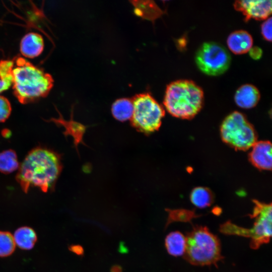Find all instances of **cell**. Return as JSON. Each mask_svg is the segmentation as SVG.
Here are the masks:
<instances>
[{
    "mask_svg": "<svg viewBox=\"0 0 272 272\" xmlns=\"http://www.w3.org/2000/svg\"><path fill=\"white\" fill-rule=\"evenodd\" d=\"M191 202L198 208H205L210 206L214 201L212 191L208 188L197 187L191 192Z\"/></svg>",
    "mask_w": 272,
    "mask_h": 272,
    "instance_id": "cell-18",
    "label": "cell"
},
{
    "mask_svg": "<svg viewBox=\"0 0 272 272\" xmlns=\"http://www.w3.org/2000/svg\"><path fill=\"white\" fill-rule=\"evenodd\" d=\"M16 244L11 233L0 231V257L10 256L14 252Z\"/></svg>",
    "mask_w": 272,
    "mask_h": 272,
    "instance_id": "cell-20",
    "label": "cell"
},
{
    "mask_svg": "<svg viewBox=\"0 0 272 272\" xmlns=\"http://www.w3.org/2000/svg\"><path fill=\"white\" fill-rule=\"evenodd\" d=\"M184 258L194 265L217 266L223 258L219 239L206 227L196 226L185 236Z\"/></svg>",
    "mask_w": 272,
    "mask_h": 272,
    "instance_id": "cell-4",
    "label": "cell"
},
{
    "mask_svg": "<svg viewBox=\"0 0 272 272\" xmlns=\"http://www.w3.org/2000/svg\"><path fill=\"white\" fill-rule=\"evenodd\" d=\"M249 55L254 59H259L262 53V50L258 47H251L249 51Z\"/></svg>",
    "mask_w": 272,
    "mask_h": 272,
    "instance_id": "cell-24",
    "label": "cell"
},
{
    "mask_svg": "<svg viewBox=\"0 0 272 272\" xmlns=\"http://www.w3.org/2000/svg\"><path fill=\"white\" fill-rule=\"evenodd\" d=\"M133 111L131 124L138 131L149 134L158 130L165 111L149 93L136 94L132 99Z\"/></svg>",
    "mask_w": 272,
    "mask_h": 272,
    "instance_id": "cell-6",
    "label": "cell"
},
{
    "mask_svg": "<svg viewBox=\"0 0 272 272\" xmlns=\"http://www.w3.org/2000/svg\"><path fill=\"white\" fill-rule=\"evenodd\" d=\"M14 65V58L0 60V79L11 85L13 84V70Z\"/></svg>",
    "mask_w": 272,
    "mask_h": 272,
    "instance_id": "cell-21",
    "label": "cell"
},
{
    "mask_svg": "<svg viewBox=\"0 0 272 272\" xmlns=\"http://www.w3.org/2000/svg\"><path fill=\"white\" fill-rule=\"evenodd\" d=\"M122 269L120 266L115 265L111 268L110 272H122Z\"/></svg>",
    "mask_w": 272,
    "mask_h": 272,
    "instance_id": "cell-27",
    "label": "cell"
},
{
    "mask_svg": "<svg viewBox=\"0 0 272 272\" xmlns=\"http://www.w3.org/2000/svg\"><path fill=\"white\" fill-rule=\"evenodd\" d=\"M271 1H236L233 6L235 9L242 13L245 21L250 19L265 20L271 13Z\"/></svg>",
    "mask_w": 272,
    "mask_h": 272,
    "instance_id": "cell-9",
    "label": "cell"
},
{
    "mask_svg": "<svg viewBox=\"0 0 272 272\" xmlns=\"http://www.w3.org/2000/svg\"><path fill=\"white\" fill-rule=\"evenodd\" d=\"M231 61L230 53L222 45L215 42L203 43L195 53V61L206 75L217 76L224 73Z\"/></svg>",
    "mask_w": 272,
    "mask_h": 272,
    "instance_id": "cell-8",
    "label": "cell"
},
{
    "mask_svg": "<svg viewBox=\"0 0 272 272\" xmlns=\"http://www.w3.org/2000/svg\"><path fill=\"white\" fill-rule=\"evenodd\" d=\"M254 207L251 218L255 219L253 227L246 229L227 222L220 226V231L225 234L237 235L251 239L250 246L256 249L268 243L271 236V203L253 200Z\"/></svg>",
    "mask_w": 272,
    "mask_h": 272,
    "instance_id": "cell-5",
    "label": "cell"
},
{
    "mask_svg": "<svg viewBox=\"0 0 272 272\" xmlns=\"http://www.w3.org/2000/svg\"><path fill=\"white\" fill-rule=\"evenodd\" d=\"M260 97L259 91L255 86L251 84H244L236 90L234 100L239 107L250 109L257 104Z\"/></svg>",
    "mask_w": 272,
    "mask_h": 272,
    "instance_id": "cell-14",
    "label": "cell"
},
{
    "mask_svg": "<svg viewBox=\"0 0 272 272\" xmlns=\"http://www.w3.org/2000/svg\"><path fill=\"white\" fill-rule=\"evenodd\" d=\"M229 49L235 54L247 53L252 47L253 39L246 31L239 30L229 34L227 39Z\"/></svg>",
    "mask_w": 272,
    "mask_h": 272,
    "instance_id": "cell-13",
    "label": "cell"
},
{
    "mask_svg": "<svg viewBox=\"0 0 272 272\" xmlns=\"http://www.w3.org/2000/svg\"><path fill=\"white\" fill-rule=\"evenodd\" d=\"M12 106L9 99L0 95V122H5L10 116Z\"/></svg>",
    "mask_w": 272,
    "mask_h": 272,
    "instance_id": "cell-22",
    "label": "cell"
},
{
    "mask_svg": "<svg viewBox=\"0 0 272 272\" xmlns=\"http://www.w3.org/2000/svg\"><path fill=\"white\" fill-rule=\"evenodd\" d=\"M220 134L224 143L238 150H247L257 142L254 127L238 111L231 113L224 119L220 127Z\"/></svg>",
    "mask_w": 272,
    "mask_h": 272,
    "instance_id": "cell-7",
    "label": "cell"
},
{
    "mask_svg": "<svg viewBox=\"0 0 272 272\" xmlns=\"http://www.w3.org/2000/svg\"><path fill=\"white\" fill-rule=\"evenodd\" d=\"M62 169L59 154L38 147L31 150L20 164L16 179L25 193L32 187L47 192L54 189Z\"/></svg>",
    "mask_w": 272,
    "mask_h": 272,
    "instance_id": "cell-1",
    "label": "cell"
},
{
    "mask_svg": "<svg viewBox=\"0 0 272 272\" xmlns=\"http://www.w3.org/2000/svg\"><path fill=\"white\" fill-rule=\"evenodd\" d=\"M203 99V90L195 82L188 80H179L167 86L163 103L172 116L190 119L200 111Z\"/></svg>",
    "mask_w": 272,
    "mask_h": 272,
    "instance_id": "cell-3",
    "label": "cell"
},
{
    "mask_svg": "<svg viewBox=\"0 0 272 272\" xmlns=\"http://www.w3.org/2000/svg\"><path fill=\"white\" fill-rule=\"evenodd\" d=\"M11 86V85L0 79V93L8 90Z\"/></svg>",
    "mask_w": 272,
    "mask_h": 272,
    "instance_id": "cell-26",
    "label": "cell"
},
{
    "mask_svg": "<svg viewBox=\"0 0 272 272\" xmlns=\"http://www.w3.org/2000/svg\"><path fill=\"white\" fill-rule=\"evenodd\" d=\"M13 237L16 245L23 250H30L33 248L37 239L35 231L27 226L17 229Z\"/></svg>",
    "mask_w": 272,
    "mask_h": 272,
    "instance_id": "cell-15",
    "label": "cell"
},
{
    "mask_svg": "<svg viewBox=\"0 0 272 272\" xmlns=\"http://www.w3.org/2000/svg\"><path fill=\"white\" fill-rule=\"evenodd\" d=\"M44 46V40L41 35L36 32H29L21 39L20 50L24 56L33 58L41 54Z\"/></svg>",
    "mask_w": 272,
    "mask_h": 272,
    "instance_id": "cell-11",
    "label": "cell"
},
{
    "mask_svg": "<svg viewBox=\"0 0 272 272\" xmlns=\"http://www.w3.org/2000/svg\"><path fill=\"white\" fill-rule=\"evenodd\" d=\"M59 117L57 118H52L50 120L59 126H63L65 131L63 134L66 136L71 135L74 139V144L78 150L79 144H84L83 137L86 130V126L84 125L74 121L73 118V110H72L71 118L69 120H65L60 113L57 110Z\"/></svg>",
    "mask_w": 272,
    "mask_h": 272,
    "instance_id": "cell-12",
    "label": "cell"
},
{
    "mask_svg": "<svg viewBox=\"0 0 272 272\" xmlns=\"http://www.w3.org/2000/svg\"><path fill=\"white\" fill-rule=\"evenodd\" d=\"M165 244L169 254L174 256L183 255L186 247V238L181 233L174 231L166 237Z\"/></svg>",
    "mask_w": 272,
    "mask_h": 272,
    "instance_id": "cell-17",
    "label": "cell"
},
{
    "mask_svg": "<svg viewBox=\"0 0 272 272\" xmlns=\"http://www.w3.org/2000/svg\"><path fill=\"white\" fill-rule=\"evenodd\" d=\"M14 61L12 86L18 101L26 104L46 97L53 86L52 76L22 57Z\"/></svg>",
    "mask_w": 272,
    "mask_h": 272,
    "instance_id": "cell-2",
    "label": "cell"
},
{
    "mask_svg": "<svg viewBox=\"0 0 272 272\" xmlns=\"http://www.w3.org/2000/svg\"><path fill=\"white\" fill-rule=\"evenodd\" d=\"M20 164L15 151L9 149L0 153V172L10 174L18 170Z\"/></svg>",
    "mask_w": 272,
    "mask_h": 272,
    "instance_id": "cell-19",
    "label": "cell"
},
{
    "mask_svg": "<svg viewBox=\"0 0 272 272\" xmlns=\"http://www.w3.org/2000/svg\"><path fill=\"white\" fill-rule=\"evenodd\" d=\"M271 17L265 20L261 25V33L263 38L269 42L271 41Z\"/></svg>",
    "mask_w": 272,
    "mask_h": 272,
    "instance_id": "cell-23",
    "label": "cell"
},
{
    "mask_svg": "<svg viewBox=\"0 0 272 272\" xmlns=\"http://www.w3.org/2000/svg\"><path fill=\"white\" fill-rule=\"evenodd\" d=\"M249 160L256 168L263 170L271 169V144L269 141L256 142L251 147Z\"/></svg>",
    "mask_w": 272,
    "mask_h": 272,
    "instance_id": "cell-10",
    "label": "cell"
},
{
    "mask_svg": "<svg viewBox=\"0 0 272 272\" xmlns=\"http://www.w3.org/2000/svg\"><path fill=\"white\" fill-rule=\"evenodd\" d=\"M133 111L131 99L122 98L116 100L112 105L111 112L113 116L120 121L130 120Z\"/></svg>",
    "mask_w": 272,
    "mask_h": 272,
    "instance_id": "cell-16",
    "label": "cell"
},
{
    "mask_svg": "<svg viewBox=\"0 0 272 272\" xmlns=\"http://www.w3.org/2000/svg\"><path fill=\"white\" fill-rule=\"evenodd\" d=\"M69 249L71 252L78 255H83L84 254V249L80 245H71L69 246Z\"/></svg>",
    "mask_w": 272,
    "mask_h": 272,
    "instance_id": "cell-25",
    "label": "cell"
}]
</instances>
